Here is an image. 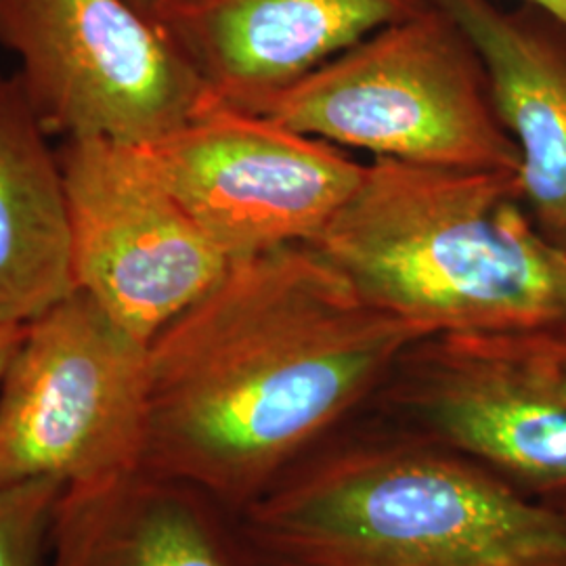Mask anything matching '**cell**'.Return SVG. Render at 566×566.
Returning <instances> with one entry per match:
<instances>
[{"mask_svg": "<svg viewBox=\"0 0 566 566\" xmlns=\"http://www.w3.org/2000/svg\"><path fill=\"white\" fill-rule=\"evenodd\" d=\"M139 147L229 261L317 242L365 172L334 143L214 99Z\"/></svg>", "mask_w": 566, "mask_h": 566, "instance_id": "cell-9", "label": "cell"}, {"mask_svg": "<svg viewBox=\"0 0 566 566\" xmlns=\"http://www.w3.org/2000/svg\"><path fill=\"white\" fill-rule=\"evenodd\" d=\"M254 114L376 158L521 172L483 61L432 2L346 49Z\"/></svg>", "mask_w": 566, "mask_h": 566, "instance_id": "cell-4", "label": "cell"}, {"mask_svg": "<svg viewBox=\"0 0 566 566\" xmlns=\"http://www.w3.org/2000/svg\"><path fill=\"white\" fill-rule=\"evenodd\" d=\"M238 518L261 566H566V516L369 411Z\"/></svg>", "mask_w": 566, "mask_h": 566, "instance_id": "cell-2", "label": "cell"}, {"mask_svg": "<svg viewBox=\"0 0 566 566\" xmlns=\"http://www.w3.org/2000/svg\"><path fill=\"white\" fill-rule=\"evenodd\" d=\"M137 11H142L143 15L151 18L154 20V13H156V7L160 0H128Z\"/></svg>", "mask_w": 566, "mask_h": 566, "instance_id": "cell-17", "label": "cell"}, {"mask_svg": "<svg viewBox=\"0 0 566 566\" xmlns=\"http://www.w3.org/2000/svg\"><path fill=\"white\" fill-rule=\"evenodd\" d=\"M531 9L542 11L566 32V0H525Z\"/></svg>", "mask_w": 566, "mask_h": 566, "instance_id": "cell-16", "label": "cell"}, {"mask_svg": "<svg viewBox=\"0 0 566 566\" xmlns=\"http://www.w3.org/2000/svg\"><path fill=\"white\" fill-rule=\"evenodd\" d=\"M20 76L0 74V325H28L76 292L60 147Z\"/></svg>", "mask_w": 566, "mask_h": 566, "instance_id": "cell-13", "label": "cell"}, {"mask_svg": "<svg viewBox=\"0 0 566 566\" xmlns=\"http://www.w3.org/2000/svg\"><path fill=\"white\" fill-rule=\"evenodd\" d=\"M65 485L32 479L0 486V566L46 565V542Z\"/></svg>", "mask_w": 566, "mask_h": 566, "instance_id": "cell-14", "label": "cell"}, {"mask_svg": "<svg viewBox=\"0 0 566 566\" xmlns=\"http://www.w3.org/2000/svg\"><path fill=\"white\" fill-rule=\"evenodd\" d=\"M483 61L500 120L521 154L526 210L566 252V32L542 11H504L493 0H430Z\"/></svg>", "mask_w": 566, "mask_h": 566, "instance_id": "cell-12", "label": "cell"}, {"mask_svg": "<svg viewBox=\"0 0 566 566\" xmlns=\"http://www.w3.org/2000/svg\"><path fill=\"white\" fill-rule=\"evenodd\" d=\"M365 411L566 516V322L424 336Z\"/></svg>", "mask_w": 566, "mask_h": 566, "instance_id": "cell-5", "label": "cell"}, {"mask_svg": "<svg viewBox=\"0 0 566 566\" xmlns=\"http://www.w3.org/2000/svg\"><path fill=\"white\" fill-rule=\"evenodd\" d=\"M565 261H566V252H565Z\"/></svg>", "mask_w": 566, "mask_h": 566, "instance_id": "cell-18", "label": "cell"}, {"mask_svg": "<svg viewBox=\"0 0 566 566\" xmlns=\"http://www.w3.org/2000/svg\"><path fill=\"white\" fill-rule=\"evenodd\" d=\"M74 287L139 343L223 277L231 261L147 163L139 145H60Z\"/></svg>", "mask_w": 566, "mask_h": 566, "instance_id": "cell-8", "label": "cell"}, {"mask_svg": "<svg viewBox=\"0 0 566 566\" xmlns=\"http://www.w3.org/2000/svg\"><path fill=\"white\" fill-rule=\"evenodd\" d=\"M0 46L49 133L149 145L212 97L128 0H0Z\"/></svg>", "mask_w": 566, "mask_h": 566, "instance_id": "cell-7", "label": "cell"}, {"mask_svg": "<svg viewBox=\"0 0 566 566\" xmlns=\"http://www.w3.org/2000/svg\"><path fill=\"white\" fill-rule=\"evenodd\" d=\"M430 0H160L156 25L214 102L263 103Z\"/></svg>", "mask_w": 566, "mask_h": 566, "instance_id": "cell-10", "label": "cell"}, {"mask_svg": "<svg viewBox=\"0 0 566 566\" xmlns=\"http://www.w3.org/2000/svg\"><path fill=\"white\" fill-rule=\"evenodd\" d=\"M44 566H261L240 518L200 486L137 468L65 486Z\"/></svg>", "mask_w": 566, "mask_h": 566, "instance_id": "cell-11", "label": "cell"}, {"mask_svg": "<svg viewBox=\"0 0 566 566\" xmlns=\"http://www.w3.org/2000/svg\"><path fill=\"white\" fill-rule=\"evenodd\" d=\"M28 325H0V378L7 369L9 359L13 357L18 344L21 343Z\"/></svg>", "mask_w": 566, "mask_h": 566, "instance_id": "cell-15", "label": "cell"}, {"mask_svg": "<svg viewBox=\"0 0 566 566\" xmlns=\"http://www.w3.org/2000/svg\"><path fill=\"white\" fill-rule=\"evenodd\" d=\"M147 344L82 292L30 322L0 378V486L142 468Z\"/></svg>", "mask_w": 566, "mask_h": 566, "instance_id": "cell-6", "label": "cell"}, {"mask_svg": "<svg viewBox=\"0 0 566 566\" xmlns=\"http://www.w3.org/2000/svg\"><path fill=\"white\" fill-rule=\"evenodd\" d=\"M311 245L426 336L566 322L565 250L537 229L514 172L376 158Z\"/></svg>", "mask_w": 566, "mask_h": 566, "instance_id": "cell-3", "label": "cell"}, {"mask_svg": "<svg viewBox=\"0 0 566 566\" xmlns=\"http://www.w3.org/2000/svg\"><path fill=\"white\" fill-rule=\"evenodd\" d=\"M424 336L367 303L311 243L231 261L147 344L142 468L240 514L364 413Z\"/></svg>", "mask_w": 566, "mask_h": 566, "instance_id": "cell-1", "label": "cell"}]
</instances>
